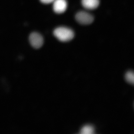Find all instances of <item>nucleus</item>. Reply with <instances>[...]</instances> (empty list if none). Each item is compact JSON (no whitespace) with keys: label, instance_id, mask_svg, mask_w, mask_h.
I'll list each match as a JSON object with an SVG mask.
<instances>
[{"label":"nucleus","instance_id":"0eeeda50","mask_svg":"<svg viewBox=\"0 0 134 134\" xmlns=\"http://www.w3.org/2000/svg\"><path fill=\"white\" fill-rule=\"evenodd\" d=\"M125 78L127 82L133 84L134 82V75L133 72L129 71L127 72L125 74Z\"/></svg>","mask_w":134,"mask_h":134},{"label":"nucleus","instance_id":"20e7f679","mask_svg":"<svg viewBox=\"0 0 134 134\" xmlns=\"http://www.w3.org/2000/svg\"><path fill=\"white\" fill-rule=\"evenodd\" d=\"M53 3V9L55 13L61 14L66 11L68 7L66 0H55Z\"/></svg>","mask_w":134,"mask_h":134},{"label":"nucleus","instance_id":"6e6552de","mask_svg":"<svg viewBox=\"0 0 134 134\" xmlns=\"http://www.w3.org/2000/svg\"><path fill=\"white\" fill-rule=\"evenodd\" d=\"M40 1L43 4H47L53 3L55 0H40Z\"/></svg>","mask_w":134,"mask_h":134},{"label":"nucleus","instance_id":"423d86ee","mask_svg":"<svg viewBox=\"0 0 134 134\" xmlns=\"http://www.w3.org/2000/svg\"><path fill=\"white\" fill-rule=\"evenodd\" d=\"M94 128L92 126L87 125L84 126L80 130V133L82 134H92L94 133Z\"/></svg>","mask_w":134,"mask_h":134},{"label":"nucleus","instance_id":"f257e3e1","mask_svg":"<svg viewBox=\"0 0 134 134\" xmlns=\"http://www.w3.org/2000/svg\"><path fill=\"white\" fill-rule=\"evenodd\" d=\"M53 34L58 40L63 42L71 41L74 36V33L72 30L63 26L56 28L53 31Z\"/></svg>","mask_w":134,"mask_h":134},{"label":"nucleus","instance_id":"7ed1b4c3","mask_svg":"<svg viewBox=\"0 0 134 134\" xmlns=\"http://www.w3.org/2000/svg\"><path fill=\"white\" fill-rule=\"evenodd\" d=\"M29 41L31 46L36 49L41 48L43 43L42 36L37 32L32 33L30 36Z\"/></svg>","mask_w":134,"mask_h":134},{"label":"nucleus","instance_id":"39448f33","mask_svg":"<svg viewBox=\"0 0 134 134\" xmlns=\"http://www.w3.org/2000/svg\"><path fill=\"white\" fill-rule=\"evenodd\" d=\"M82 4L86 9L93 10L96 9L99 5V0H82Z\"/></svg>","mask_w":134,"mask_h":134},{"label":"nucleus","instance_id":"f03ea898","mask_svg":"<svg viewBox=\"0 0 134 134\" xmlns=\"http://www.w3.org/2000/svg\"><path fill=\"white\" fill-rule=\"evenodd\" d=\"M75 19L80 24L87 25L91 24L94 20L93 16L86 12L81 11L77 13Z\"/></svg>","mask_w":134,"mask_h":134}]
</instances>
